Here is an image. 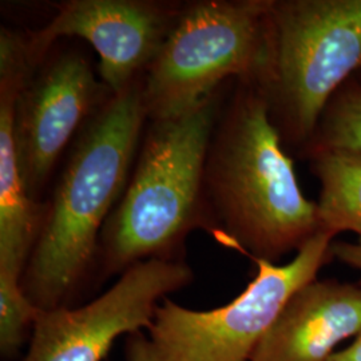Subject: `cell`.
<instances>
[{
    "mask_svg": "<svg viewBox=\"0 0 361 361\" xmlns=\"http://www.w3.org/2000/svg\"><path fill=\"white\" fill-rule=\"evenodd\" d=\"M147 123L142 78L111 94L79 131L43 202L22 288L39 310L73 307L94 277L99 238L129 182Z\"/></svg>",
    "mask_w": 361,
    "mask_h": 361,
    "instance_id": "obj_1",
    "label": "cell"
},
{
    "mask_svg": "<svg viewBox=\"0 0 361 361\" xmlns=\"http://www.w3.org/2000/svg\"><path fill=\"white\" fill-rule=\"evenodd\" d=\"M204 189L213 237L253 261L279 262L319 231L257 82L235 80L207 149Z\"/></svg>",
    "mask_w": 361,
    "mask_h": 361,
    "instance_id": "obj_2",
    "label": "cell"
},
{
    "mask_svg": "<svg viewBox=\"0 0 361 361\" xmlns=\"http://www.w3.org/2000/svg\"><path fill=\"white\" fill-rule=\"evenodd\" d=\"M224 86L178 116L147 119L129 182L99 238L95 284L147 259L185 258L194 231L213 235L204 174Z\"/></svg>",
    "mask_w": 361,
    "mask_h": 361,
    "instance_id": "obj_3",
    "label": "cell"
},
{
    "mask_svg": "<svg viewBox=\"0 0 361 361\" xmlns=\"http://www.w3.org/2000/svg\"><path fill=\"white\" fill-rule=\"evenodd\" d=\"M361 70V0H271L258 82L283 143L302 152L338 90Z\"/></svg>",
    "mask_w": 361,
    "mask_h": 361,
    "instance_id": "obj_4",
    "label": "cell"
},
{
    "mask_svg": "<svg viewBox=\"0 0 361 361\" xmlns=\"http://www.w3.org/2000/svg\"><path fill=\"white\" fill-rule=\"evenodd\" d=\"M271 0L182 3L142 77L147 119L178 116L219 90L226 80L259 82L268 63Z\"/></svg>",
    "mask_w": 361,
    "mask_h": 361,
    "instance_id": "obj_5",
    "label": "cell"
},
{
    "mask_svg": "<svg viewBox=\"0 0 361 361\" xmlns=\"http://www.w3.org/2000/svg\"><path fill=\"white\" fill-rule=\"evenodd\" d=\"M334 237L319 232L284 265L256 259L257 273L226 305L185 308L166 297L145 331L125 337V361H250L290 297L331 261Z\"/></svg>",
    "mask_w": 361,
    "mask_h": 361,
    "instance_id": "obj_6",
    "label": "cell"
},
{
    "mask_svg": "<svg viewBox=\"0 0 361 361\" xmlns=\"http://www.w3.org/2000/svg\"><path fill=\"white\" fill-rule=\"evenodd\" d=\"M193 279L185 258L135 264L85 305L42 310L18 361H104L116 340L149 328L158 305Z\"/></svg>",
    "mask_w": 361,
    "mask_h": 361,
    "instance_id": "obj_7",
    "label": "cell"
},
{
    "mask_svg": "<svg viewBox=\"0 0 361 361\" xmlns=\"http://www.w3.org/2000/svg\"><path fill=\"white\" fill-rule=\"evenodd\" d=\"M110 95L79 50L50 52L35 68L13 116L20 171L32 200L43 202L59 159Z\"/></svg>",
    "mask_w": 361,
    "mask_h": 361,
    "instance_id": "obj_8",
    "label": "cell"
},
{
    "mask_svg": "<svg viewBox=\"0 0 361 361\" xmlns=\"http://www.w3.org/2000/svg\"><path fill=\"white\" fill-rule=\"evenodd\" d=\"M51 20L27 32L26 51L38 67L61 38L86 40L98 54V75L111 94L143 77L176 23L182 3L154 0H67Z\"/></svg>",
    "mask_w": 361,
    "mask_h": 361,
    "instance_id": "obj_9",
    "label": "cell"
},
{
    "mask_svg": "<svg viewBox=\"0 0 361 361\" xmlns=\"http://www.w3.org/2000/svg\"><path fill=\"white\" fill-rule=\"evenodd\" d=\"M26 35L0 30V273L22 280L38 240L43 202L27 192L18 158L13 116L20 90L34 74Z\"/></svg>",
    "mask_w": 361,
    "mask_h": 361,
    "instance_id": "obj_10",
    "label": "cell"
},
{
    "mask_svg": "<svg viewBox=\"0 0 361 361\" xmlns=\"http://www.w3.org/2000/svg\"><path fill=\"white\" fill-rule=\"evenodd\" d=\"M360 332V285L316 279L290 297L250 361H329Z\"/></svg>",
    "mask_w": 361,
    "mask_h": 361,
    "instance_id": "obj_11",
    "label": "cell"
},
{
    "mask_svg": "<svg viewBox=\"0 0 361 361\" xmlns=\"http://www.w3.org/2000/svg\"><path fill=\"white\" fill-rule=\"evenodd\" d=\"M320 180L319 231L335 238L344 232L361 234V152L314 149L305 154Z\"/></svg>",
    "mask_w": 361,
    "mask_h": 361,
    "instance_id": "obj_12",
    "label": "cell"
},
{
    "mask_svg": "<svg viewBox=\"0 0 361 361\" xmlns=\"http://www.w3.org/2000/svg\"><path fill=\"white\" fill-rule=\"evenodd\" d=\"M352 149L361 152V82L349 79L328 104L317 131L301 152Z\"/></svg>",
    "mask_w": 361,
    "mask_h": 361,
    "instance_id": "obj_13",
    "label": "cell"
},
{
    "mask_svg": "<svg viewBox=\"0 0 361 361\" xmlns=\"http://www.w3.org/2000/svg\"><path fill=\"white\" fill-rule=\"evenodd\" d=\"M42 310L27 297L22 280L0 273V357L18 361L28 347Z\"/></svg>",
    "mask_w": 361,
    "mask_h": 361,
    "instance_id": "obj_14",
    "label": "cell"
},
{
    "mask_svg": "<svg viewBox=\"0 0 361 361\" xmlns=\"http://www.w3.org/2000/svg\"><path fill=\"white\" fill-rule=\"evenodd\" d=\"M331 250L334 258L360 271L361 274V234L356 237L353 243H334ZM359 285L361 286V277Z\"/></svg>",
    "mask_w": 361,
    "mask_h": 361,
    "instance_id": "obj_15",
    "label": "cell"
},
{
    "mask_svg": "<svg viewBox=\"0 0 361 361\" xmlns=\"http://www.w3.org/2000/svg\"><path fill=\"white\" fill-rule=\"evenodd\" d=\"M329 361H361V332L345 348L338 349Z\"/></svg>",
    "mask_w": 361,
    "mask_h": 361,
    "instance_id": "obj_16",
    "label": "cell"
},
{
    "mask_svg": "<svg viewBox=\"0 0 361 361\" xmlns=\"http://www.w3.org/2000/svg\"><path fill=\"white\" fill-rule=\"evenodd\" d=\"M360 82H361V80H360Z\"/></svg>",
    "mask_w": 361,
    "mask_h": 361,
    "instance_id": "obj_17",
    "label": "cell"
}]
</instances>
